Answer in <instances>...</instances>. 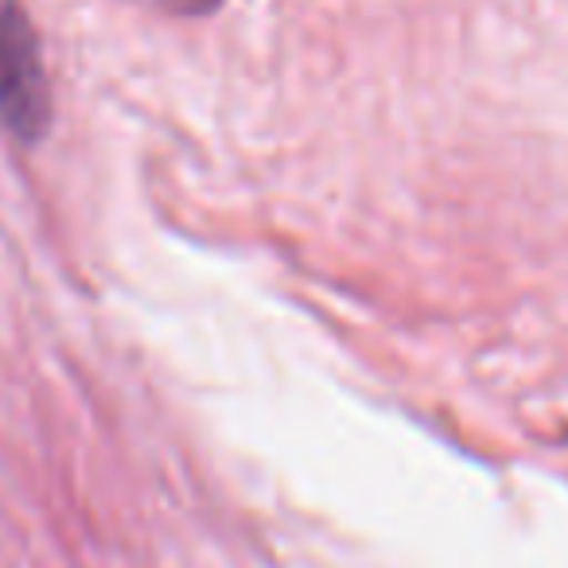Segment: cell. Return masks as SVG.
Here are the masks:
<instances>
[{"label":"cell","instance_id":"cell-2","mask_svg":"<svg viewBox=\"0 0 568 568\" xmlns=\"http://www.w3.org/2000/svg\"><path fill=\"white\" fill-rule=\"evenodd\" d=\"M144 4L172 17H211L214 9H222V0H144Z\"/></svg>","mask_w":568,"mask_h":568},{"label":"cell","instance_id":"cell-1","mask_svg":"<svg viewBox=\"0 0 568 568\" xmlns=\"http://www.w3.org/2000/svg\"><path fill=\"white\" fill-rule=\"evenodd\" d=\"M0 121L20 141H40L51 125L40 36L17 0H0Z\"/></svg>","mask_w":568,"mask_h":568}]
</instances>
